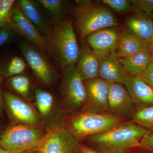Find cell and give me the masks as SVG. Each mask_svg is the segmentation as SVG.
<instances>
[{
  "mask_svg": "<svg viewBox=\"0 0 153 153\" xmlns=\"http://www.w3.org/2000/svg\"><path fill=\"white\" fill-rule=\"evenodd\" d=\"M148 130L132 121H123L117 125L87 137L94 149L101 153H125L142 146L141 140Z\"/></svg>",
  "mask_w": 153,
  "mask_h": 153,
  "instance_id": "cell-1",
  "label": "cell"
},
{
  "mask_svg": "<svg viewBox=\"0 0 153 153\" xmlns=\"http://www.w3.org/2000/svg\"><path fill=\"white\" fill-rule=\"evenodd\" d=\"M45 38L49 54L54 56L61 68L64 69L76 64L79 47L71 20L64 19L55 22Z\"/></svg>",
  "mask_w": 153,
  "mask_h": 153,
  "instance_id": "cell-2",
  "label": "cell"
},
{
  "mask_svg": "<svg viewBox=\"0 0 153 153\" xmlns=\"http://www.w3.org/2000/svg\"><path fill=\"white\" fill-rule=\"evenodd\" d=\"M74 27L81 41L91 33L105 28L117 26L111 11L91 1H77L73 9Z\"/></svg>",
  "mask_w": 153,
  "mask_h": 153,
  "instance_id": "cell-3",
  "label": "cell"
},
{
  "mask_svg": "<svg viewBox=\"0 0 153 153\" xmlns=\"http://www.w3.org/2000/svg\"><path fill=\"white\" fill-rule=\"evenodd\" d=\"M45 134L30 125L12 126L0 137V145L11 153H21L38 149Z\"/></svg>",
  "mask_w": 153,
  "mask_h": 153,
  "instance_id": "cell-4",
  "label": "cell"
},
{
  "mask_svg": "<svg viewBox=\"0 0 153 153\" xmlns=\"http://www.w3.org/2000/svg\"><path fill=\"white\" fill-rule=\"evenodd\" d=\"M123 121L110 114L82 111L71 119L68 129L78 139L87 138L105 131Z\"/></svg>",
  "mask_w": 153,
  "mask_h": 153,
  "instance_id": "cell-5",
  "label": "cell"
},
{
  "mask_svg": "<svg viewBox=\"0 0 153 153\" xmlns=\"http://www.w3.org/2000/svg\"><path fill=\"white\" fill-rule=\"evenodd\" d=\"M79 146V139L69 129L58 126L47 130L38 149L41 153H77Z\"/></svg>",
  "mask_w": 153,
  "mask_h": 153,
  "instance_id": "cell-6",
  "label": "cell"
},
{
  "mask_svg": "<svg viewBox=\"0 0 153 153\" xmlns=\"http://www.w3.org/2000/svg\"><path fill=\"white\" fill-rule=\"evenodd\" d=\"M17 44L34 74L44 84L50 85L55 71L46 55L29 41L19 40Z\"/></svg>",
  "mask_w": 153,
  "mask_h": 153,
  "instance_id": "cell-7",
  "label": "cell"
},
{
  "mask_svg": "<svg viewBox=\"0 0 153 153\" xmlns=\"http://www.w3.org/2000/svg\"><path fill=\"white\" fill-rule=\"evenodd\" d=\"M64 70L62 83L63 98L69 109L77 111L82 108L85 103L86 91L84 80L76 71L75 65Z\"/></svg>",
  "mask_w": 153,
  "mask_h": 153,
  "instance_id": "cell-8",
  "label": "cell"
},
{
  "mask_svg": "<svg viewBox=\"0 0 153 153\" xmlns=\"http://www.w3.org/2000/svg\"><path fill=\"white\" fill-rule=\"evenodd\" d=\"M86 97L83 111L109 114V82L100 77L84 81Z\"/></svg>",
  "mask_w": 153,
  "mask_h": 153,
  "instance_id": "cell-9",
  "label": "cell"
},
{
  "mask_svg": "<svg viewBox=\"0 0 153 153\" xmlns=\"http://www.w3.org/2000/svg\"><path fill=\"white\" fill-rule=\"evenodd\" d=\"M9 25L15 33L33 44L45 55L49 54L46 38L24 16L16 3L11 11Z\"/></svg>",
  "mask_w": 153,
  "mask_h": 153,
  "instance_id": "cell-10",
  "label": "cell"
},
{
  "mask_svg": "<svg viewBox=\"0 0 153 153\" xmlns=\"http://www.w3.org/2000/svg\"><path fill=\"white\" fill-rule=\"evenodd\" d=\"M108 108L110 114L122 119L133 116L135 106L123 84L110 83Z\"/></svg>",
  "mask_w": 153,
  "mask_h": 153,
  "instance_id": "cell-11",
  "label": "cell"
},
{
  "mask_svg": "<svg viewBox=\"0 0 153 153\" xmlns=\"http://www.w3.org/2000/svg\"><path fill=\"white\" fill-rule=\"evenodd\" d=\"M17 7L26 18L46 37L50 33L55 21L38 2V1L19 0Z\"/></svg>",
  "mask_w": 153,
  "mask_h": 153,
  "instance_id": "cell-12",
  "label": "cell"
},
{
  "mask_svg": "<svg viewBox=\"0 0 153 153\" xmlns=\"http://www.w3.org/2000/svg\"><path fill=\"white\" fill-rule=\"evenodd\" d=\"M119 33L116 27L105 28L91 33L85 38L86 43L100 60L114 52Z\"/></svg>",
  "mask_w": 153,
  "mask_h": 153,
  "instance_id": "cell-13",
  "label": "cell"
},
{
  "mask_svg": "<svg viewBox=\"0 0 153 153\" xmlns=\"http://www.w3.org/2000/svg\"><path fill=\"white\" fill-rule=\"evenodd\" d=\"M76 70L84 81L99 77L100 60L86 42L80 43Z\"/></svg>",
  "mask_w": 153,
  "mask_h": 153,
  "instance_id": "cell-14",
  "label": "cell"
},
{
  "mask_svg": "<svg viewBox=\"0 0 153 153\" xmlns=\"http://www.w3.org/2000/svg\"><path fill=\"white\" fill-rule=\"evenodd\" d=\"M127 31L144 42L153 51V21L151 16L138 12L126 21Z\"/></svg>",
  "mask_w": 153,
  "mask_h": 153,
  "instance_id": "cell-15",
  "label": "cell"
},
{
  "mask_svg": "<svg viewBox=\"0 0 153 153\" xmlns=\"http://www.w3.org/2000/svg\"><path fill=\"white\" fill-rule=\"evenodd\" d=\"M124 85L135 107L140 109L153 106V89L142 79L138 76H130Z\"/></svg>",
  "mask_w": 153,
  "mask_h": 153,
  "instance_id": "cell-16",
  "label": "cell"
},
{
  "mask_svg": "<svg viewBox=\"0 0 153 153\" xmlns=\"http://www.w3.org/2000/svg\"><path fill=\"white\" fill-rule=\"evenodd\" d=\"M130 76L114 52L100 61L99 77L109 83L124 84Z\"/></svg>",
  "mask_w": 153,
  "mask_h": 153,
  "instance_id": "cell-17",
  "label": "cell"
},
{
  "mask_svg": "<svg viewBox=\"0 0 153 153\" xmlns=\"http://www.w3.org/2000/svg\"><path fill=\"white\" fill-rule=\"evenodd\" d=\"M3 97L15 118L28 124H34L38 122V118L36 111L26 102L8 92H4Z\"/></svg>",
  "mask_w": 153,
  "mask_h": 153,
  "instance_id": "cell-18",
  "label": "cell"
},
{
  "mask_svg": "<svg viewBox=\"0 0 153 153\" xmlns=\"http://www.w3.org/2000/svg\"><path fill=\"white\" fill-rule=\"evenodd\" d=\"M147 49L151 51L144 42L126 30L119 34L114 52L119 58H124Z\"/></svg>",
  "mask_w": 153,
  "mask_h": 153,
  "instance_id": "cell-19",
  "label": "cell"
},
{
  "mask_svg": "<svg viewBox=\"0 0 153 153\" xmlns=\"http://www.w3.org/2000/svg\"><path fill=\"white\" fill-rule=\"evenodd\" d=\"M119 58L126 71L131 76H139L152 61V52L148 49L127 58Z\"/></svg>",
  "mask_w": 153,
  "mask_h": 153,
  "instance_id": "cell-20",
  "label": "cell"
},
{
  "mask_svg": "<svg viewBox=\"0 0 153 153\" xmlns=\"http://www.w3.org/2000/svg\"><path fill=\"white\" fill-rule=\"evenodd\" d=\"M43 8L55 22L63 20L67 10L66 1L63 0H38Z\"/></svg>",
  "mask_w": 153,
  "mask_h": 153,
  "instance_id": "cell-21",
  "label": "cell"
},
{
  "mask_svg": "<svg viewBox=\"0 0 153 153\" xmlns=\"http://www.w3.org/2000/svg\"><path fill=\"white\" fill-rule=\"evenodd\" d=\"M26 61L22 57L13 56L0 66V74L12 77L22 74L26 70Z\"/></svg>",
  "mask_w": 153,
  "mask_h": 153,
  "instance_id": "cell-22",
  "label": "cell"
},
{
  "mask_svg": "<svg viewBox=\"0 0 153 153\" xmlns=\"http://www.w3.org/2000/svg\"><path fill=\"white\" fill-rule=\"evenodd\" d=\"M131 121L135 123L146 128L153 130V106L138 109L136 111Z\"/></svg>",
  "mask_w": 153,
  "mask_h": 153,
  "instance_id": "cell-23",
  "label": "cell"
},
{
  "mask_svg": "<svg viewBox=\"0 0 153 153\" xmlns=\"http://www.w3.org/2000/svg\"><path fill=\"white\" fill-rule=\"evenodd\" d=\"M36 101L38 110L41 114L47 115L52 109L53 96L48 91L41 89L36 91Z\"/></svg>",
  "mask_w": 153,
  "mask_h": 153,
  "instance_id": "cell-24",
  "label": "cell"
},
{
  "mask_svg": "<svg viewBox=\"0 0 153 153\" xmlns=\"http://www.w3.org/2000/svg\"><path fill=\"white\" fill-rule=\"evenodd\" d=\"M9 85L22 96L27 97L30 93V82L29 78L25 75H17L10 77Z\"/></svg>",
  "mask_w": 153,
  "mask_h": 153,
  "instance_id": "cell-25",
  "label": "cell"
},
{
  "mask_svg": "<svg viewBox=\"0 0 153 153\" xmlns=\"http://www.w3.org/2000/svg\"><path fill=\"white\" fill-rule=\"evenodd\" d=\"M16 2L14 0H0V28L9 25L11 11Z\"/></svg>",
  "mask_w": 153,
  "mask_h": 153,
  "instance_id": "cell-26",
  "label": "cell"
},
{
  "mask_svg": "<svg viewBox=\"0 0 153 153\" xmlns=\"http://www.w3.org/2000/svg\"><path fill=\"white\" fill-rule=\"evenodd\" d=\"M132 10L151 16L153 13V0H130Z\"/></svg>",
  "mask_w": 153,
  "mask_h": 153,
  "instance_id": "cell-27",
  "label": "cell"
},
{
  "mask_svg": "<svg viewBox=\"0 0 153 153\" xmlns=\"http://www.w3.org/2000/svg\"><path fill=\"white\" fill-rule=\"evenodd\" d=\"M101 1L117 13H123L132 10L130 2L128 0H103Z\"/></svg>",
  "mask_w": 153,
  "mask_h": 153,
  "instance_id": "cell-28",
  "label": "cell"
},
{
  "mask_svg": "<svg viewBox=\"0 0 153 153\" xmlns=\"http://www.w3.org/2000/svg\"><path fill=\"white\" fill-rule=\"evenodd\" d=\"M15 33L10 25L0 28V47L11 40Z\"/></svg>",
  "mask_w": 153,
  "mask_h": 153,
  "instance_id": "cell-29",
  "label": "cell"
},
{
  "mask_svg": "<svg viewBox=\"0 0 153 153\" xmlns=\"http://www.w3.org/2000/svg\"><path fill=\"white\" fill-rule=\"evenodd\" d=\"M140 77L148 83L153 89V61H152L146 69L142 73Z\"/></svg>",
  "mask_w": 153,
  "mask_h": 153,
  "instance_id": "cell-30",
  "label": "cell"
},
{
  "mask_svg": "<svg viewBox=\"0 0 153 153\" xmlns=\"http://www.w3.org/2000/svg\"><path fill=\"white\" fill-rule=\"evenodd\" d=\"M142 147L153 149V130H148L141 140Z\"/></svg>",
  "mask_w": 153,
  "mask_h": 153,
  "instance_id": "cell-31",
  "label": "cell"
},
{
  "mask_svg": "<svg viewBox=\"0 0 153 153\" xmlns=\"http://www.w3.org/2000/svg\"><path fill=\"white\" fill-rule=\"evenodd\" d=\"M79 152L80 153H101L95 150L92 148L80 144Z\"/></svg>",
  "mask_w": 153,
  "mask_h": 153,
  "instance_id": "cell-32",
  "label": "cell"
},
{
  "mask_svg": "<svg viewBox=\"0 0 153 153\" xmlns=\"http://www.w3.org/2000/svg\"><path fill=\"white\" fill-rule=\"evenodd\" d=\"M1 75L0 74V84H1ZM4 97L2 94L1 92V86H0V112L2 110L3 107H4Z\"/></svg>",
  "mask_w": 153,
  "mask_h": 153,
  "instance_id": "cell-33",
  "label": "cell"
},
{
  "mask_svg": "<svg viewBox=\"0 0 153 153\" xmlns=\"http://www.w3.org/2000/svg\"><path fill=\"white\" fill-rule=\"evenodd\" d=\"M21 153H41V152H40V151L38 148V149H35L26 151V152Z\"/></svg>",
  "mask_w": 153,
  "mask_h": 153,
  "instance_id": "cell-34",
  "label": "cell"
},
{
  "mask_svg": "<svg viewBox=\"0 0 153 153\" xmlns=\"http://www.w3.org/2000/svg\"><path fill=\"white\" fill-rule=\"evenodd\" d=\"M0 153H11L9 151L5 149L0 145Z\"/></svg>",
  "mask_w": 153,
  "mask_h": 153,
  "instance_id": "cell-35",
  "label": "cell"
},
{
  "mask_svg": "<svg viewBox=\"0 0 153 153\" xmlns=\"http://www.w3.org/2000/svg\"><path fill=\"white\" fill-rule=\"evenodd\" d=\"M151 17H152V19L153 21V13H152V15H151Z\"/></svg>",
  "mask_w": 153,
  "mask_h": 153,
  "instance_id": "cell-36",
  "label": "cell"
},
{
  "mask_svg": "<svg viewBox=\"0 0 153 153\" xmlns=\"http://www.w3.org/2000/svg\"><path fill=\"white\" fill-rule=\"evenodd\" d=\"M152 61H153V51L152 53Z\"/></svg>",
  "mask_w": 153,
  "mask_h": 153,
  "instance_id": "cell-37",
  "label": "cell"
}]
</instances>
